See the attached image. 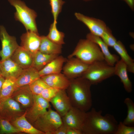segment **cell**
Returning a JSON list of instances; mask_svg holds the SVG:
<instances>
[{
    "instance_id": "8d00e7d4",
    "label": "cell",
    "mask_w": 134,
    "mask_h": 134,
    "mask_svg": "<svg viewBox=\"0 0 134 134\" xmlns=\"http://www.w3.org/2000/svg\"><path fill=\"white\" fill-rule=\"evenodd\" d=\"M66 134H83L80 130L72 128H67Z\"/></svg>"
},
{
    "instance_id": "d6986e66",
    "label": "cell",
    "mask_w": 134,
    "mask_h": 134,
    "mask_svg": "<svg viewBox=\"0 0 134 134\" xmlns=\"http://www.w3.org/2000/svg\"><path fill=\"white\" fill-rule=\"evenodd\" d=\"M11 58L23 69L32 67L33 55L21 46L16 49Z\"/></svg>"
},
{
    "instance_id": "52a82bcc",
    "label": "cell",
    "mask_w": 134,
    "mask_h": 134,
    "mask_svg": "<svg viewBox=\"0 0 134 134\" xmlns=\"http://www.w3.org/2000/svg\"><path fill=\"white\" fill-rule=\"evenodd\" d=\"M25 112L20 104L11 98L0 103V117L10 122L22 115Z\"/></svg>"
},
{
    "instance_id": "f1b7e54d",
    "label": "cell",
    "mask_w": 134,
    "mask_h": 134,
    "mask_svg": "<svg viewBox=\"0 0 134 134\" xmlns=\"http://www.w3.org/2000/svg\"><path fill=\"white\" fill-rule=\"evenodd\" d=\"M124 102L127 108V114L123 123L125 125L130 126L134 125V103L132 100L129 98H127Z\"/></svg>"
},
{
    "instance_id": "f35d334b",
    "label": "cell",
    "mask_w": 134,
    "mask_h": 134,
    "mask_svg": "<svg viewBox=\"0 0 134 134\" xmlns=\"http://www.w3.org/2000/svg\"><path fill=\"white\" fill-rule=\"evenodd\" d=\"M5 79V78L1 75L0 76V95L2 86Z\"/></svg>"
},
{
    "instance_id": "836d02e7",
    "label": "cell",
    "mask_w": 134,
    "mask_h": 134,
    "mask_svg": "<svg viewBox=\"0 0 134 134\" xmlns=\"http://www.w3.org/2000/svg\"><path fill=\"white\" fill-rule=\"evenodd\" d=\"M134 127L125 125L123 122L118 123L115 134H134Z\"/></svg>"
},
{
    "instance_id": "60d3db41",
    "label": "cell",
    "mask_w": 134,
    "mask_h": 134,
    "mask_svg": "<svg viewBox=\"0 0 134 134\" xmlns=\"http://www.w3.org/2000/svg\"><path fill=\"white\" fill-rule=\"evenodd\" d=\"M1 75L0 71V76Z\"/></svg>"
},
{
    "instance_id": "e0dca14e",
    "label": "cell",
    "mask_w": 134,
    "mask_h": 134,
    "mask_svg": "<svg viewBox=\"0 0 134 134\" xmlns=\"http://www.w3.org/2000/svg\"><path fill=\"white\" fill-rule=\"evenodd\" d=\"M23 70L11 57L0 61L1 75L5 79L12 78L16 79Z\"/></svg>"
},
{
    "instance_id": "3957f363",
    "label": "cell",
    "mask_w": 134,
    "mask_h": 134,
    "mask_svg": "<svg viewBox=\"0 0 134 134\" xmlns=\"http://www.w3.org/2000/svg\"><path fill=\"white\" fill-rule=\"evenodd\" d=\"M74 56L89 65L96 62L104 60L103 55L98 45L87 38L79 40L73 51L69 55L68 58Z\"/></svg>"
},
{
    "instance_id": "83f0119b",
    "label": "cell",
    "mask_w": 134,
    "mask_h": 134,
    "mask_svg": "<svg viewBox=\"0 0 134 134\" xmlns=\"http://www.w3.org/2000/svg\"><path fill=\"white\" fill-rule=\"evenodd\" d=\"M57 22H53L50 25L49 32L47 37L53 42L59 45L65 44L64 38V34L58 31L57 28Z\"/></svg>"
},
{
    "instance_id": "d6a6232c",
    "label": "cell",
    "mask_w": 134,
    "mask_h": 134,
    "mask_svg": "<svg viewBox=\"0 0 134 134\" xmlns=\"http://www.w3.org/2000/svg\"><path fill=\"white\" fill-rule=\"evenodd\" d=\"M100 37L108 47H113L117 41L108 27Z\"/></svg>"
},
{
    "instance_id": "d4e9b609",
    "label": "cell",
    "mask_w": 134,
    "mask_h": 134,
    "mask_svg": "<svg viewBox=\"0 0 134 134\" xmlns=\"http://www.w3.org/2000/svg\"><path fill=\"white\" fill-rule=\"evenodd\" d=\"M113 47L120 55L121 59L126 64L128 71L134 73V60L128 54L122 43L120 41H117Z\"/></svg>"
},
{
    "instance_id": "e575fe53",
    "label": "cell",
    "mask_w": 134,
    "mask_h": 134,
    "mask_svg": "<svg viewBox=\"0 0 134 134\" xmlns=\"http://www.w3.org/2000/svg\"><path fill=\"white\" fill-rule=\"evenodd\" d=\"M60 90L49 87L44 89L39 95L47 101L50 100L57 94Z\"/></svg>"
},
{
    "instance_id": "1f68e13d",
    "label": "cell",
    "mask_w": 134,
    "mask_h": 134,
    "mask_svg": "<svg viewBox=\"0 0 134 134\" xmlns=\"http://www.w3.org/2000/svg\"><path fill=\"white\" fill-rule=\"evenodd\" d=\"M53 16V22H57L58 15L61 12L65 2L62 0H49Z\"/></svg>"
},
{
    "instance_id": "8fae6325",
    "label": "cell",
    "mask_w": 134,
    "mask_h": 134,
    "mask_svg": "<svg viewBox=\"0 0 134 134\" xmlns=\"http://www.w3.org/2000/svg\"><path fill=\"white\" fill-rule=\"evenodd\" d=\"M65 63L63 68V74L69 79L81 77L89 65L76 57L68 58Z\"/></svg>"
},
{
    "instance_id": "7a4b0ae2",
    "label": "cell",
    "mask_w": 134,
    "mask_h": 134,
    "mask_svg": "<svg viewBox=\"0 0 134 134\" xmlns=\"http://www.w3.org/2000/svg\"><path fill=\"white\" fill-rule=\"evenodd\" d=\"M70 80L66 91L72 106L85 112L89 111L92 106L91 91L92 85L88 80L81 77Z\"/></svg>"
},
{
    "instance_id": "30bf717a",
    "label": "cell",
    "mask_w": 134,
    "mask_h": 134,
    "mask_svg": "<svg viewBox=\"0 0 134 134\" xmlns=\"http://www.w3.org/2000/svg\"><path fill=\"white\" fill-rule=\"evenodd\" d=\"M86 113V112L72 106L62 117L63 125L67 128L74 129L81 131Z\"/></svg>"
},
{
    "instance_id": "cb8c5ba5",
    "label": "cell",
    "mask_w": 134,
    "mask_h": 134,
    "mask_svg": "<svg viewBox=\"0 0 134 134\" xmlns=\"http://www.w3.org/2000/svg\"><path fill=\"white\" fill-rule=\"evenodd\" d=\"M39 51L46 54L58 55L62 52V45L56 44L50 40L46 36H41Z\"/></svg>"
},
{
    "instance_id": "4fadbf2b",
    "label": "cell",
    "mask_w": 134,
    "mask_h": 134,
    "mask_svg": "<svg viewBox=\"0 0 134 134\" xmlns=\"http://www.w3.org/2000/svg\"><path fill=\"white\" fill-rule=\"evenodd\" d=\"M11 98L18 102L25 111L30 107L33 104V94L30 88L29 85L18 87Z\"/></svg>"
},
{
    "instance_id": "603a6c76",
    "label": "cell",
    "mask_w": 134,
    "mask_h": 134,
    "mask_svg": "<svg viewBox=\"0 0 134 134\" xmlns=\"http://www.w3.org/2000/svg\"><path fill=\"white\" fill-rule=\"evenodd\" d=\"M26 114L25 111L22 115L10 123L21 132L29 134H45L35 128L28 121L25 116Z\"/></svg>"
},
{
    "instance_id": "74e56055",
    "label": "cell",
    "mask_w": 134,
    "mask_h": 134,
    "mask_svg": "<svg viewBox=\"0 0 134 134\" xmlns=\"http://www.w3.org/2000/svg\"><path fill=\"white\" fill-rule=\"evenodd\" d=\"M122 0L125 2L132 11H134V0Z\"/></svg>"
},
{
    "instance_id": "277c9868",
    "label": "cell",
    "mask_w": 134,
    "mask_h": 134,
    "mask_svg": "<svg viewBox=\"0 0 134 134\" xmlns=\"http://www.w3.org/2000/svg\"><path fill=\"white\" fill-rule=\"evenodd\" d=\"M114 66L108 65L104 61H98L89 65L81 76L92 85H96L114 75Z\"/></svg>"
},
{
    "instance_id": "5b68a950",
    "label": "cell",
    "mask_w": 134,
    "mask_h": 134,
    "mask_svg": "<svg viewBox=\"0 0 134 134\" xmlns=\"http://www.w3.org/2000/svg\"><path fill=\"white\" fill-rule=\"evenodd\" d=\"M9 3L15 8V19L21 23L27 31L38 33L35 22L37 14L33 10L28 7L20 0H8Z\"/></svg>"
},
{
    "instance_id": "5bb4252c",
    "label": "cell",
    "mask_w": 134,
    "mask_h": 134,
    "mask_svg": "<svg viewBox=\"0 0 134 134\" xmlns=\"http://www.w3.org/2000/svg\"><path fill=\"white\" fill-rule=\"evenodd\" d=\"M62 117L72 107L66 90H60L49 101Z\"/></svg>"
},
{
    "instance_id": "2e32d148",
    "label": "cell",
    "mask_w": 134,
    "mask_h": 134,
    "mask_svg": "<svg viewBox=\"0 0 134 134\" xmlns=\"http://www.w3.org/2000/svg\"><path fill=\"white\" fill-rule=\"evenodd\" d=\"M40 78L49 87L60 90H66L70 82V79L61 73L45 75Z\"/></svg>"
},
{
    "instance_id": "9a60e30c",
    "label": "cell",
    "mask_w": 134,
    "mask_h": 134,
    "mask_svg": "<svg viewBox=\"0 0 134 134\" xmlns=\"http://www.w3.org/2000/svg\"><path fill=\"white\" fill-rule=\"evenodd\" d=\"M21 39V46L33 55L39 51L41 37L38 33L31 31H27L22 35Z\"/></svg>"
},
{
    "instance_id": "ffe728a7",
    "label": "cell",
    "mask_w": 134,
    "mask_h": 134,
    "mask_svg": "<svg viewBox=\"0 0 134 134\" xmlns=\"http://www.w3.org/2000/svg\"><path fill=\"white\" fill-rule=\"evenodd\" d=\"M114 67V75L120 78L126 91L128 93L131 92L132 90V84L129 77L125 64L121 59L116 63Z\"/></svg>"
},
{
    "instance_id": "8992f818",
    "label": "cell",
    "mask_w": 134,
    "mask_h": 134,
    "mask_svg": "<svg viewBox=\"0 0 134 134\" xmlns=\"http://www.w3.org/2000/svg\"><path fill=\"white\" fill-rule=\"evenodd\" d=\"M31 124L45 134H53L63 123L61 116L50 108Z\"/></svg>"
},
{
    "instance_id": "4316f807",
    "label": "cell",
    "mask_w": 134,
    "mask_h": 134,
    "mask_svg": "<svg viewBox=\"0 0 134 134\" xmlns=\"http://www.w3.org/2000/svg\"><path fill=\"white\" fill-rule=\"evenodd\" d=\"M12 78H5L2 85L0 95V103L11 98L17 88L15 80Z\"/></svg>"
},
{
    "instance_id": "7402d4cb",
    "label": "cell",
    "mask_w": 134,
    "mask_h": 134,
    "mask_svg": "<svg viewBox=\"0 0 134 134\" xmlns=\"http://www.w3.org/2000/svg\"><path fill=\"white\" fill-rule=\"evenodd\" d=\"M67 59L62 56H58L39 71L41 77L48 75L61 73L63 65Z\"/></svg>"
},
{
    "instance_id": "44dd1931",
    "label": "cell",
    "mask_w": 134,
    "mask_h": 134,
    "mask_svg": "<svg viewBox=\"0 0 134 134\" xmlns=\"http://www.w3.org/2000/svg\"><path fill=\"white\" fill-rule=\"evenodd\" d=\"M40 77L39 71L33 67H31L23 69L20 75L16 80V84L17 88L29 85Z\"/></svg>"
},
{
    "instance_id": "ac0fdd59",
    "label": "cell",
    "mask_w": 134,
    "mask_h": 134,
    "mask_svg": "<svg viewBox=\"0 0 134 134\" xmlns=\"http://www.w3.org/2000/svg\"><path fill=\"white\" fill-rule=\"evenodd\" d=\"M86 38L93 42L97 44L100 49L104 56V61L109 65L114 66L119 60L118 56L111 54L110 52L108 46L100 37L94 35L90 33L88 34Z\"/></svg>"
},
{
    "instance_id": "7c38bea8",
    "label": "cell",
    "mask_w": 134,
    "mask_h": 134,
    "mask_svg": "<svg viewBox=\"0 0 134 134\" xmlns=\"http://www.w3.org/2000/svg\"><path fill=\"white\" fill-rule=\"evenodd\" d=\"M77 19L84 24L88 28L90 33L100 37L108 27L103 21L85 16L79 13H75Z\"/></svg>"
},
{
    "instance_id": "ba28073f",
    "label": "cell",
    "mask_w": 134,
    "mask_h": 134,
    "mask_svg": "<svg viewBox=\"0 0 134 134\" xmlns=\"http://www.w3.org/2000/svg\"><path fill=\"white\" fill-rule=\"evenodd\" d=\"M33 97L32 105L26 111V117L31 124L51 108L50 102L40 95L33 94Z\"/></svg>"
},
{
    "instance_id": "4dcf8cb0",
    "label": "cell",
    "mask_w": 134,
    "mask_h": 134,
    "mask_svg": "<svg viewBox=\"0 0 134 134\" xmlns=\"http://www.w3.org/2000/svg\"><path fill=\"white\" fill-rule=\"evenodd\" d=\"M29 86L33 94L37 95H39L44 89L49 87L41 78L33 82Z\"/></svg>"
},
{
    "instance_id": "9c48e42d",
    "label": "cell",
    "mask_w": 134,
    "mask_h": 134,
    "mask_svg": "<svg viewBox=\"0 0 134 134\" xmlns=\"http://www.w3.org/2000/svg\"><path fill=\"white\" fill-rule=\"evenodd\" d=\"M0 40L1 44V49L0 51L1 61L11 57L19 46L15 37L9 35L5 27L0 26Z\"/></svg>"
},
{
    "instance_id": "d590c367",
    "label": "cell",
    "mask_w": 134,
    "mask_h": 134,
    "mask_svg": "<svg viewBox=\"0 0 134 134\" xmlns=\"http://www.w3.org/2000/svg\"><path fill=\"white\" fill-rule=\"evenodd\" d=\"M67 128L63 124L53 134H66Z\"/></svg>"
},
{
    "instance_id": "ab89813d",
    "label": "cell",
    "mask_w": 134,
    "mask_h": 134,
    "mask_svg": "<svg viewBox=\"0 0 134 134\" xmlns=\"http://www.w3.org/2000/svg\"><path fill=\"white\" fill-rule=\"evenodd\" d=\"M83 0L85 1H92V0Z\"/></svg>"
},
{
    "instance_id": "6da1fadb",
    "label": "cell",
    "mask_w": 134,
    "mask_h": 134,
    "mask_svg": "<svg viewBox=\"0 0 134 134\" xmlns=\"http://www.w3.org/2000/svg\"><path fill=\"white\" fill-rule=\"evenodd\" d=\"M86 113L81 131L83 134H115L118 122L114 116L102 115L101 110L94 108Z\"/></svg>"
},
{
    "instance_id": "f546056e",
    "label": "cell",
    "mask_w": 134,
    "mask_h": 134,
    "mask_svg": "<svg viewBox=\"0 0 134 134\" xmlns=\"http://www.w3.org/2000/svg\"><path fill=\"white\" fill-rule=\"evenodd\" d=\"M21 133L8 121L0 117V134H10Z\"/></svg>"
},
{
    "instance_id": "484cf974",
    "label": "cell",
    "mask_w": 134,
    "mask_h": 134,
    "mask_svg": "<svg viewBox=\"0 0 134 134\" xmlns=\"http://www.w3.org/2000/svg\"><path fill=\"white\" fill-rule=\"evenodd\" d=\"M59 55L45 54L38 51L33 55L32 67L39 71Z\"/></svg>"
}]
</instances>
